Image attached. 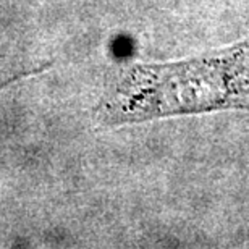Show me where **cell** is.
I'll return each mask as SVG.
<instances>
[{
  "label": "cell",
  "mask_w": 249,
  "mask_h": 249,
  "mask_svg": "<svg viewBox=\"0 0 249 249\" xmlns=\"http://www.w3.org/2000/svg\"><path fill=\"white\" fill-rule=\"evenodd\" d=\"M249 102V51L199 60L136 65L96 108L101 123L122 124Z\"/></svg>",
  "instance_id": "obj_1"
}]
</instances>
